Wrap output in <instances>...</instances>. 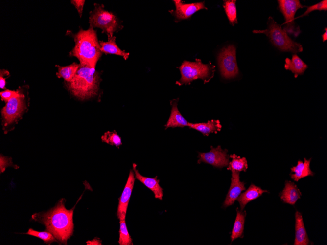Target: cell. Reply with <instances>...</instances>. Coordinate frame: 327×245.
Segmentation results:
<instances>
[{
  "label": "cell",
  "mask_w": 327,
  "mask_h": 245,
  "mask_svg": "<svg viewBox=\"0 0 327 245\" xmlns=\"http://www.w3.org/2000/svg\"><path fill=\"white\" fill-rule=\"evenodd\" d=\"M284 68L291 71L296 78L304 72L308 66L296 54H294L291 59L289 58L285 59Z\"/></svg>",
  "instance_id": "19"
},
{
  "label": "cell",
  "mask_w": 327,
  "mask_h": 245,
  "mask_svg": "<svg viewBox=\"0 0 327 245\" xmlns=\"http://www.w3.org/2000/svg\"><path fill=\"white\" fill-rule=\"evenodd\" d=\"M232 160L229 163L228 170L240 172L246 171L248 168L247 161L245 157L241 158L235 154L231 155Z\"/></svg>",
  "instance_id": "26"
},
{
  "label": "cell",
  "mask_w": 327,
  "mask_h": 245,
  "mask_svg": "<svg viewBox=\"0 0 327 245\" xmlns=\"http://www.w3.org/2000/svg\"><path fill=\"white\" fill-rule=\"evenodd\" d=\"M279 8L284 16L285 22L283 30L287 34L298 37L301 31L299 26L295 22V15L300 8L307 7L301 4L299 0H278Z\"/></svg>",
  "instance_id": "8"
},
{
  "label": "cell",
  "mask_w": 327,
  "mask_h": 245,
  "mask_svg": "<svg viewBox=\"0 0 327 245\" xmlns=\"http://www.w3.org/2000/svg\"><path fill=\"white\" fill-rule=\"evenodd\" d=\"M135 173L130 170L128 178L120 198L117 210V216L120 219H125L127 210L135 182Z\"/></svg>",
  "instance_id": "12"
},
{
  "label": "cell",
  "mask_w": 327,
  "mask_h": 245,
  "mask_svg": "<svg viewBox=\"0 0 327 245\" xmlns=\"http://www.w3.org/2000/svg\"><path fill=\"white\" fill-rule=\"evenodd\" d=\"M18 96L14 97L6 103L2 109V125L5 133L14 129L15 125L26 111L28 105V98L23 87H20Z\"/></svg>",
  "instance_id": "5"
},
{
  "label": "cell",
  "mask_w": 327,
  "mask_h": 245,
  "mask_svg": "<svg viewBox=\"0 0 327 245\" xmlns=\"http://www.w3.org/2000/svg\"><path fill=\"white\" fill-rule=\"evenodd\" d=\"M175 5V10L169 11L176 18V21L189 18L197 11L205 9L204 2L185 4L181 0H174Z\"/></svg>",
  "instance_id": "11"
},
{
  "label": "cell",
  "mask_w": 327,
  "mask_h": 245,
  "mask_svg": "<svg viewBox=\"0 0 327 245\" xmlns=\"http://www.w3.org/2000/svg\"><path fill=\"white\" fill-rule=\"evenodd\" d=\"M309 242L302 214L297 211L295 213V239L294 245H307Z\"/></svg>",
  "instance_id": "16"
},
{
  "label": "cell",
  "mask_w": 327,
  "mask_h": 245,
  "mask_svg": "<svg viewBox=\"0 0 327 245\" xmlns=\"http://www.w3.org/2000/svg\"><path fill=\"white\" fill-rule=\"evenodd\" d=\"M311 159L307 160L304 158V162L301 160L298 161L297 166L291 168L292 172L294 174H290L292 179L294 181H298L300 179L308 176H313L314 173L310 168V163Z\"/></svg>",
  "instance_id": "20"
},
{
  "label": "cell",
  "mask_w": 327,
  "mask_h": 245,
  "mask_svg": "<svg viewBox=\"0 0 327 245\" xmlns=\"http://www.w3.org/2000/svg\"><path fill=\"white\" fill-rule=\"evenodd\" d=\"M90 27H97L105 33L108 38L113 37L114 33L120 28L117 17L104 8L102 5L94 4V9L90 12L89 16Z\"/></svg>",
  "instance_id": "7"
},
{
  "label": "cell",
  "mask_w": 327,
  "mask_h": 245,
  "mask_svg": "<svg viewBox=\"0 0 327 245\" xmlns=\"http://www.w3.org/2000/svg\"><path fill=\"white\" fill-rule=\"evenodd\" d=\"M188 127L201 132L204 135H208L210 133H216L221 129V125L218 120H211L206 123H189Z\"/></svg>",
  "instance_id": "22"
},
{
  "label": "cell",
  "mask_w": 327,
  "mask_h": 245,
  "mask_svg": "<svg viewBox=\"0 0 327 245\" xmlns=\"http://www.w3.org/2000/svg\"><path fill=\"white\" fill-rule=\"evenodd\" d=\"M101 81L95 69L79 64L74 77L69 82H65L68 90L81 100L89 99L96 96Z\"/></svg>",
  "instance_id": "3"
},
{
  "label": "cell",
  "mask_w": 327,
  "mask_h": 245,
  "mask_svg": "<svg viewBox=\"0 0 327 245\" xmlns=\"http://www.w3.org/2000/svg\"><path fill=\"white\" fill-rule=\"evenodd\" d=\"M99 42L100 46V50L102 53L121 56L125 60L128 58L129 53L122 50L118 47L116 43L115 36L108 38L107 42H104L102 41H99Z\"/></svg>",
  "instance_id": "21"
},
{
  "label": "cell",
  "mask_w": 327,
  "mask_h": 245,
  "mask_svg": "<svg viewBox=\"0 0 327 245\" xmlns=\"http://www.w3.org/2000/svg\"><path fill=\"white\" fill-rule=\"evenodd\" d=\"M221 76L225 79L233 78L239 73L236 59V48L234 45L223 47L217 57Z\"/></svg>",
  "instance_id": "9"
},
{
  "label": "cell",
  "mask_w": 327,
  "mask_h": 245,
  "mask_svg": "<svg viewBox=\"0 0 327 245\" xmlns=\"http://www.w3.org/2000/svg\"><path fill=\"white\" fill-rule=\"evenodd\" d=\"M119 238L118 243L120 245H133L132 239L130 235L126 224L125 219L119 220Z\"/></svg>",
  "instance_id": "27"
},
{
  "label": "cell",
  "mask_w": 327,
  "mask_h": 245,
  "mask_svg": "<svg viewBox=\"0 0 327 245\" xmlns=\"http://www.w3.org/2000/svg\"><path fill=\"white\" fill-rule=\"evenodd\" d=\"M280 199L285 203L294 205L301 198V192L296 185L290 181H286L283 190L280 193Z\"/></svg>",
  "instance_id": "15"
},
{
  "label": "cell",
  "mask_w": 327,
  "mask_h": 245,
  "mask_svg": "<svg viewBox=\"0 0 327 245\" xmlns=\"http://www.w3.org/2000/svg\"><path fill=\"white\" fill-rule=\"evenodd\" d=\"M245 190H246L245 182L240 180L239 172L232 171L231 183L223 207L226 208L232 205L242 191Z\"/></svg>",
  "instance_id": "13"
},
{
  "label": "cell",
  "mask_w": 327,
  "mask_h": 245,
  "mask_svg": "<svg viewBox=\"0 0 327 245\" xmlns=\"http://www.w3.org/2000/svg\"><path fill=\"white\" fill-rule=\"evenodd\" d=\"M85 0H72L71 3L74 5L76 8L80 17L82 16L84 4Z\"/></svg>",
  "instance_id": "33"
},
{
  "label": "cell",
  "mask_w": 327,
  "mask_h": 245,
  "mask_svg": "<svg viewBox=\"0 0 327 245\" xmlns=\"http://www.w3.org/2000/svg\"><path fill=\"white\" fill-rule=\"evenodd\" d=\"M87 243H89V245H100L101 243L99 240L93 239L91 241H88Z\"/></svg>",
  "instance_id": "35"
},
{
  "label": "cell",
  "mask_w": 327,
  "mask_h": 245,
  "mask_svg": "<svg viewBox=\"0 0 327 245\" xmlns=\"http://www.w3.org/2000/svg\"><path fill=\"white\" fill-rule=\"evenodd\" d=\"M19 93L20 91L19 89L16 91L6 89L5 90L0 92V95L1 100L4 101L5 103H7L12 98L18 96Z\"/></svg>",
  "instance_id": "31"
},
{
  "label": "cell",
  "mask_w": 327,
  "mask_h": 245,
  "mask_svg": "<svg viewBox=\"0 0 327 245\" xmlns=\"http://www.w3.org/2000/svg\"><path fill=\"white\" fill-rule=\"evenodd\" d=\"M179 68L181 78L176 84L179 85L190 84L197 79L203 80L204 83L208 82L213 77L215 71V66L210 62L203 64L199 59H196L195 62L184 61Z\"/></svg>",
  "instance_id": "6"
},
{
  "label": "cell",
  "mask_w": 327,
  "mask_h": 245,
  "mask_svg": "<svg viewBox=\"0 0 327 245\" xmlns=\"http://www.w3.org/2000/svg\"><path fill=\"white\" fill-rule=\"evenodd\" d=\"M8 72V71L2 69L0 70V87L1 89H5L6 82L5 79L7 78H4V76Z\"/></svg>",
  "instance_id": "34"
},
{
  "label": "cell",
  "mask_w": 327,
  "mask_h": 245,
  "mask_svg": "<svg viewBox=\"0 0 327 245\" xmlns=\"http://www.w3.org/2000/svg\"><path fill=\"white\" fill-rule=\"evenodd\" d=\"M8 166L16 168L11 161V158H8L0 155V173L3 172Z\"/></svg>",
  "instance_id": "32"
},
{
  "label": "cell",
  "mask_w": 327,
  "mask_h": 245,
  "mask_svg": "<svg viewBox=\"0 0 327 245\" xmlns=\"http://www.w3.org/2000/svg\"><path fill=\"white\" fill-rule=\"evenodd\" d=\"M178 99H174L171 101L172 106L170 117L165 125V129L169 127H184L188 125L189 122L187 121L182 115L177 107Z\"/></svg>",
  "instance_id": "18"
},
{
  "label": "cell",
  "mask_w": 327,
  "mask_h": 245,
  "mask_svg": "<svg viewBox=\"0 0 327 245\" xmlns=\"http://www.w3.org/2000/svg\"><path fill=\"white\" fill-rule=\"evenodd\" d=\"M235 3L236 0H224L223 3V7L229 22L233 26L238 23Z\"/></svg>",
  "instance_id": "25"
},
{
  "label": "cell",
  "mask_w": 327,
  "mask_h": 245,
  "mask_svg": "<svg viewBox=\"0 0 327 245\" xmlns=\"http://www.w3.org/2000/svg\"><path fill=\"white\" fill-rule=\"evenodd\" d=\"M227 150H223L220 146L216 148L211 146V150L207 153H199L198 163L201 162L214 167L222 168L228 165L229 156Z\"/></svg>",
  "instance_id": "10"
},
{
  "label": "cell",
  "mask_w": 327,
  "mask_h": 245,
  "mask_svg": "<svg viewBox=\"0 0 327 245\" xmlns=\"http://www.w3.org/2000/svg\"><path fill=\"white\" fill-rule=\"evenodd\" d=\"M101 138L102 142L117 148L122 145L121 138L115 130L106 132Z\"/></svg>",
  "instance_id": "28"
},
{
  "label": "cell",
  "mask_w": 327,
  "mask_h": 245,
  "mask_svg": "<svg viewBox=\"0 0 327 245\" xmlns=\"http://www.w3.org/2000/svg\"><path fill=\"white\" fill-rule=\"evenodd\" d=\"M265 192H268V191L251 184L246 191L241 194L237 199L240 206L241 211L244 209L248 202L257 198Z\"/></svg>",
  "instance_id": "17"
},
{
  "label": "cell",
  "mask_w": 327,
  "mask_h": 245,
  "mask_svg": "<svg viewBox=\"0 0 327 245\" xmlns=\"http://www.w3.org/2000/svg\"><path fill=\"white\" fill-rule=\"evenodd\" d=\"M236 211L237 215L231 236L232 241H233L237 238L241 237L244 230L246 213L245 212H243L242 211H239L238 209L236 210Z\"/></svg>",
  "instance_id": "24"
},
{
  "label": "cell",
  "mask_w": 327,
  "mask_h": 245,
  "mask_svg": "<svg viewBox=\"0 0 327 245\" xmlns=\"http://www.w3.org/2000/svg\"><path fill=\"white\" fill-rule=\"evenodd\" d=\"M65 200L61 199L55 207L46 212L35 213L32 218L46 226V231L50 232L61 243L67 244L74 230L73 214L74 208L67 210Z\"/></svg>",
  "instance_id": "1"
},
{
  "label": "cell",
  "mask_w": 327,
  "mask_h": 245,
  "mask_svg": "<svg viewBox=\"0 0 327 245\" xmlns=\"http://www.w3.org/2000/svg\"><path fill=\"white\" fill-rule=\"evenodd\" d=\"M327 10V0H323L320 2L307 7L306 11L300 17H303L304 16L308 15L310 13L315 10L319 11H326Z\"/></svg>",
  "instance_id": "30"
},
{
  "label": "cell",
  "mask_w": 327,
  "mask_h": 245,
  "mask_svg": "<svg viewBox=\"0 0 327 245\" xmlns=\"http://www.w3.org/2000/svg\"><path fill=\"white\" fill-rule=\"evenodd\" d=\"M25 234L38 237L43 240L45 243L47 244H50L53 242L56 241L53 234L47 231L40 232L30 228Z\"/></svg>",
  "instance_id": "29"
},
{
  "label": "cell",
  "mask_w": 327,
  "mask_h": 245,
  "mask_svg": "<svg viewBox=\"0 0 327 245\" xmlns=\"http://www.w3.org/2000/svg\"><path fill=\"white\" fill-rule=\"evenodd\" d=\"M135 173V178L140 181L154 194L155 198L162 200L163 196V188L159 184L160 180L157 177L149 178L142 176L137 169V165L133 164V169Z\"/></svg>",
  "instance_id": "14"
},
{
  "label": "cell",
  "mask_w": 327,
  "mask_h": 245,
  "mask_svg": "<svg viewBox=\"0 0 327 245\" xmlns=\"http://www.w3.org/2000/svg\"><path fill=\"white\" fill-rule=\"evenodd\" d=\"M73 38L75 46L69 53V55L76 57L80 65L95 69L97 61L102 55L96 31L90 27L87 30L81 29L73 35Z\"/></svg>",
  "instance_id": "2"
},
{
  "label": "cell",
  "mask_w": 327,
  "mask_h": 245,
  "mask_svg": "<svg viewBox=\"0 0 327 245\" xmlns=\"http://www.w3.org/2000/svg\"><path fill=\"white\" fill-rule=\"evenodd\" d=\"M267 24L266 29L254 30L253 32L265 34L272 45L281 51L293 53L303 51L302 45L292 40L281 28L282 25L277 23L273 17H269Z\"/></svg>",
  "instance_id": "4"
},
{
  "label": "cell",
  "mask_w": 327,
  "mask_h": 245,
  "mask_svg": "<svg viewBox=\"0 0 327 245\" xmlns=\"http://www.w3.org/2000/svg\"><path fill=\"white\" fill-rule=\"evenodd\" d=\"M325 32L322 35L323 41L324 42L327 40V29L326 27L325 28Z\"/></svg>",
  "instance_id": "36"
},
{
  "label": "cell",
  "mask_w": 327,
  "mask_h": 245,
  "mask_svg": "<svg viewBox=\"0 0 327 245\" xmlns=\"http://www.w3.org/2000/svg\"><path fill=\"white\" fill-rule=\"evenodd\" d=\"M58 68L56 76L58 78H62L65 82H70L76 75L79 67V64L76 63L67 66H56Z\"/></svg>",
  "instance_id": "23"
}]
</instances>
